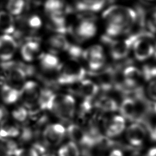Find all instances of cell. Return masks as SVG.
Segmentation results:
<instances>
[{
  "label": "cell",
  "mask_w": 156,
  "mask_h": 156,
  "mask_svg": "<svg viewBox=\"0 0 156 156\" xmlns=\"http://www.w3.org/2000/svg\"><path fill=\"white\" fill-rule=\"evenodd\" d=\"M105 22L107 35L115 37L127 32L133 26L136 14L135 10L129 7L112 5L102 13Z\"/></svg>",
  "instance_id": "cell-1"
},
{
  "label": "cell",
  "mask_w": 156,
  "mask_h": 156,
  "mask_svg": "<svg viewBox=\"0 0 156 156\" xmlns=\"http://www.w3.org/2000/svg\"><path fill=\"white\" fill-rule=\"evenodd\" d=\"M76 101L69 94H55L51 109L54 114L63 121L71 119L75 113Z\"/></svg>",
  "instance_id": "cell-2"
},
{
  "label": "cell",
  "mask_w": 156,
  "mask_h": 156,
  "mask_svg": "<svg viewBox=\"0 0 156 156\" xmlns=\"http://www.w3.org/2000/svg\"><path fill=\"white\" fill-rule=\"evenodd\" d=\"M143 99H135L126 98L121 102L119 110L121 116L125 119L133 122H138L144 117L145 108L143 107L144 104L141 102Z\"/></svg>",
  "instance_id": "cell-3"
},
{
  "label": "cell",
  "mask_w": 156,
  "mask_h": 156,
  "mask_svg": "<svg viewBox=\"0 0 156 156\" xmlns=\"http://www.w3.org/2000/svg\"><path fill=\"white\" fill-rule=\"evenodd\" d=\"M59 68L58 81L62 85H69L82 81L85 75L84 68L75 60L69 61Z\"/></svg>",
  "instance_id": "cell-4"
},
{
  "label": "cell",
  "mask_w": 156,
  "mask_h": 156,
  "mask_svg": "<svg viewBox=\"0 0 156 156\" xmlns=\"http://www.w3.org/2000/svg\"><path fill=\"white\" fill-rule=\"evenodd\" d=\"M41 89L34 81L25 82L20 91V98L26 108H32L38 105Z\"/></svg>",
  "instance_id": "cell-5"
},
{
  "label": "cell",
  "mask_w": 156,
  "mask_h": 156,
  "mask_svg": "<svg viewBox=\"0 0 156 156\" xmlns=\"http://www.w3.org/2000/svg\"><path fill=\"white\" fill-rule=\"evenodd\" d=\"M135 37L126 39L113 40L109 41V49L112 57L114 60H121L126 58L132 49Z\"/></svg>",
  "instance_id": "cell-6"
},
{
  "label": "cell",
  "mask_w": 156,
  "mask_h": 156,
  "mask_svg": "<svg viewBox=\"0 0 156 156\" xmlns=\"http://www.w3.org/2000/svg\"><path fill=\"white\" fill-rule=\"evenodd\" d=\"M96 30L97 27L95 21L89 17L80 19L73 29L74 35L80 41L92 38L96 34Z\"/></svg>",
  "instance_id": "cell-7"
},
{
  "label": "cell",
  "mask_w": 156,
  "mask_h": 156,
  "mask_svg": "<svg viewBox=\"0 0 156 156\" xmlns=\"http://www.w3.org/2000/svg\"><path fill=\"white\" fill-rule=\"evenodd\" d=\"M132 49L135 58L140 62L145 61L155 54V48L153 44L145 38H137L133 43Z\"/></svg>",
  "instance_id": "cell-8"
},
{
  "label": "cell",
  "mask_w": 156,
  "mask_h": 156,
  "mask_svg": "<svg viewBox=\"0 0 156 156\" xmlns=\"http://www.w3.org/2000/svg\"><path fill=\"white\" fill-rule=\"evenodd\" d=\"M126 136L128 143L135 147H140L144 143L147 130L140 122H133L126 129Z\"/></svg>",
  "instance_id": "cell-9"
},
{
  "label": "cell",
  "mask_w": 156,
  "mask_h": 156,
  "mask_svg": "<svg viewBox=\"0 0 156 156\" xmlns=\"http://www.w3.org/2000/svg\"><path fill=\"white\" fill-rule=\"evenodd\" d=\"M65 127L60 124L48 125L43 133V140L46 144L55 146L60 143L65 135Z\"/></svg>",
  "instance_id": "cell-10"
},
{
  "label": "cell",
  "mask_w": 156,
  "mask_h": 156,
  "mask_svg": "<svg viewBox=\"0 0 156 156\" xmlns=\"http://www.w3.org/2000/svg\"><path fill=\"white\" fill-rule=\"evenodd\" d=\"M79 90L80 96L83 99V107L88 110L90 108L91 101L99 91V87L93 81L85 79L81 81Z\"/></svg>",
  "instance_id": "cell-11"
},
{
  "label": "cell",
  "mask_w": 156,
  "mask_h": 156,
  "mask_svg": "<svg viewBox=\"0 0 156 156\" xmlns=\"http://www.w3.org/2000/svg\"><path fill=\"white\" fill-rule=\"evenodd\" d=\"M17 49V43L10 35L0 36V60L6 62L14 55Z\"/></svg>",
  "instance_id": "cell-12"
},
{
  "label": "cell",
  "mask_w": 156,
  "mask_h": 156,
  "mask_svg": "<svg viewBox=\"0 0 156 156\" xmlns=\"http://www.w3.org/2000/svg\"><path fill=\"white\" fill-rule=\"evenodd\" d=\"M67 133L71 141L77 145L80 144L87 147L91 143V138L82 128L77 124H71L67 128Z\"/></svg>",
  "instance_id": "cell-13"
},
{
  "label": "cell",
  "mask_w": 156,
  "mask_h": 156,
  "mask_svg": "<svg viewBox=\"0 0 156 156\" xmlns=\"http://www.w3.org/2000/svg\"><path fill=\"white\" fill-rule=\"evenodd\" d=\"M124 84L129 88H135L138 87V85L143 78L142 72L139 68L134 66L126 67L122 73Z\"/></svg>",
  "instance_id": "cell-14"
},
{
  "label": "cell",
  "mask_w": 156,
  "mask_h": 156,
  "mask_svg": "<svg viewBox=\"0 0 156 156\" xmlns=\"http://www.w3.org/2000/svg\"><path fill=\"white\" fill-rule=\"evenodd\" d=\"M2 68L6 72L7 79L13 83H20L26 77L27 73L21 66H16L11 63L5 62L2 65Z\"/></svg>",
  "instance_id": "cell-15"
},
{
  "label": "cell",
  "mask_w": 156,
  "mask_h": 156,
  "mask_svg": "<svg viewBox=\"0 0 156 156\" xmlns=\"http://www.w3.org/2000/svg\"><path fill=\"white\" fill-rule=\"evenodd\" d=\"M125 129L126 119L121 115H116L107 124L105 133L108 137H115L121 134Z\"/></svg>",
  "instance_id": "cell-16"
},
{
  "label": "cell",
  "mask_w": 156,
  "mask_h": 156,
  "mask_svg": "<svg viewBox=\"0 0 156 156\" xmlns=\"http://www.w3.org/2000/svg\"><path fill=\"white\" fill-rule=\"evenodd\" d=\"M44 9L48 16L65 15L67 10L65 0H46Z\"/></svg>",
  "instance_id": "cell-17"
},
{
  "label": "cell",
  "mask_w": 156,
  "mask_h": 156,
  "mask_svg": "<svg viewBox=\"0 0 156 156\" xmlns=\"http://www.w3.org/2000/svg\"><path fill=\"white\" fill-rule=\"evenodd\" d=\"M48 44L49 48L54 52L68 51L70 47L67 39L61 34H55L50 37L48 40Z\"/></svg>",
  "instance_id": "cell-18"
},
{
  "label": "cell",
  "mask_w": 156,
  "mask_h": 156,
  "mask_svg": "<svg viewBox=\"0 0 156 156\" xmlns=\"http://www.w3.org/2000/svg\"><path fill=\"white\" fill-rule=\"evenodd\" d=\"M76 7L80 11L96 12L101 10L107 0H74Z\"/></svg>",
  "instance_id": "cell-19"
},
{
  "label": "cell",
  "mask_w": 156,
  "mask_h": 156,
  "mask_svg": "<svg viewBox=\"0 0 156 156\" xmlns=\"http://www.w3.org/2000/svg\"><path fill=\"white\" fill-rule=\"evenodd\" d=\"M40 51V44L34 40H30L25 43L21 49L22 58L26 62L33 61Z\"/></svg>",
  "instance_id": "cell-20"
},
{
  "label": "cell",
  "mask_w": 156,
  "mask_h": 156,
  "mask_svg": "<svg viewBox=\"0 0 156 156\" xmlns=\"http://www.w3.org/2000/svg\"><path fill=\"white\" fill-rule=\"evenodd\" d=\"M40 64L46 71H51L59 69L60 66L58 58L52 53H43L39 56Z\"/></svg>",
  "instance_id": "cell-21"
},
{
  "label": "cell",
  "mask_w": 156,
  "mask_h": 156,
  "mask_svg": "<svg viewBox=\"0 0 156 156\" xmlns=\"http://www.w3.org/2000/svg\"><path fill=\"white\" fill-rule=\"evenodd\" d=\"M0 30L7 35L13 34L15 30L13 17L8 12L0 11Z\"/></svg>",
  "instance_id": "cell-22"
},
{
  "label": "cell",
  "mask_w": 156,
  "mask_h": 156,
  "mask_svg": "<svg viewBox=\"0 0 156 156\" xmlns=\"http://www.w3.org/2000/svg\"><path fill=\"white\" fill-rule=\"evenodd\" d=\"M1 96L5 104H11L15 102L20 98V91L11 85L4 84L1 89Z\"/></svg>",
  "instance_id": "cell-23"
},
{
  "label": "cell",
  "mask_w": 156,
  "mask_h": 156,
  "mask_svg": "<svg viewBox=\"0 0 156 156\" xmlns=\"http://www.w3.org/2000/svg\"><path fill=\"white\" fill-rule=\"evenodd\" d=\"M55 96V94L49 90H41L38 103L40 108L42 110H51Z\"/></svg>",
  "instance_id": "cell-24"
},
{
  "label": "cell",
  "mask_w": 156,
  "mask_h": 156,
  "mask_svg": "<svg viewBox=\"0 0 156 156\" xmlns=\"http://www.w3.org/2000/svg\"><path fill=\"white\" fill-rule=\"evenodd\" d=\"M20 134L17 126L6 121H2L0 126V138L16 137Z\"/></svg>",
  "instance_id": "cell-25"
},
{
  "label": "cell",
  "mask_w": 156,
  "mask_h": 156,
  "mask_svg": "<svg viewBox=\"0 0 156 156\" xmlns=\"http://www.w3.org/2000/svg\"><path fill=\"white\" fill-rule=\"evenodd\" d=\"M96 106L99 109L107 112H115L118 108V105L116 101L114 99L108 96L101 98L97 101Z\"/></svg>",
  "instance_id": "cell-26"
},
{
  "label": "cell",
  "mask_w": 156,
  "mask_h": 156,
  "mask_svg": "<svg viewBox=\"0 0 156 156\" xmlns=\"http://www.w3.org/2000/svg\"><path fill=\"white\" fill-rule=\"evenodd\" d=\"M79 154L77 145L71 141L62 146L58 151V156H79Z\"/></svg>",
  "instance_id": "cell-27"
},
{
  "label": "cell",
  "mask_w": 156,
  "mask_h": 156,
  "mask_svg": "<svg viewBox=\"0 0 156 156\" xmlns=\"http://www.w3.org/2000/svg\"><path fill=\"white\" fill-rule=\"evenodd\" d=\"M7 12L13 15H18L24 7V0H8L6 4Z\"/></svg>",
  "instance_id": "cell-28"
},
{
  "label": "cell",
  "mask_w": 156,
  "mask_h": 156,
  "mask_svg": "<svg viewBox=\"0 0 156 156\" xmlns=\"http://www.w3.org/2000/svg\"><path fill=\"white\" fill-rule=\"evenodd\" d=\"M104 54V49L101 46L94 44L85 49L82 52V56L86 60H87L91 57Z\"/></svg>",
  "instance_id": "cell-29"
},
{
  "label": "cell",
  "mask_w": 156,
  "mask_h": 156,
  "mask_svg": "<svg viewBox=\"0 0 156 156\" xmlns=\"http://www.w3.org/2000/svg\"><path fill=\"white\" fill-rule=\"evenodd\" d=\"M88 66L93 71H97L103 67L105 62V57L104 54L98 56L91 57L87 60Z\"/></svg>",
  "instance_id": "cell-30"
},
{
  "label": "cell",
  "mask_w": 156,
  "mask_h": 156,
  "mask_svg": "<svg viewBox=\"0 0 156 156\" xmlns=\"http://www.w3.org/2000/svg\"><path fill=\"white\" fill-rule=\"evenodd\" d=\"M26 26L33 30H37L40 28L42 24V21L37 15H30L26 22Z\"/></svg>",
  "instance_id": "cell-31"
},
{
  "label": "cell",
  "mask_w": 156,
  "mask_h": 156,
  "mask_svg": "<svg viewBox=\"0 0 156 156\" xmlns=\"http://www.w3.org/2000/svg\"><path fill=\"white\" fill-rule=\"evenodd\" d=\"M28 116V112L27 108L23 107H19L12 112L13 118L20 122L25 121Z\"/></svg>",
  "instance_id": "cell-32"
},
{
  "label": "cell",
  "mask_w": 156,
  "mask_h": 156,
  "mask_svg": "<svg viewBox=\"0 0 156 156\" xmlns=\"http://www.w3.org/2000/svg\"><path fill=\"white\" fill-rule=\"evenodd\" d=\"M13 156H39V154L34 148H17Z\"/></svg>",
  "instance_id": "cell-33"
},
{
  "label": "cell",
  "mask_w": 156,
  "mask_h": 156,
  "mask_svg": "<svg viewBox=\"0 0 156 156\" xmlns=\"http://www.w3.org/2000/svg\"><path fill=\"white\" fill-rule=\"evenodd\" d=\"M146 91L149 98L152 101H156V79L149 82Z\"/></svg>",
  "instance_id": "cell-34"
},
{
  "label": "cell",
  "mask_w": 156,
  "mask_h": 156,
  "mask_svg": "<svg viewBox=\"0 0 156 156\" xmlns=\"http://www.w3.org/2000/svg\"><path fill=\"white\" fill-rule=\"evenodd\" d=\"M149 20L151 25L156 27V9L154 10L151 13Z\"/></svg>",
  "instance_id": "cell-35"
},
{
  "label": "cell",
  "mask_w": 156,
  "mask_h": 156,
  "mask_svg": "<svg viewBox=\"0 0 156 156\" xmlns=\"http://www.w3.org/2000/svg\"><path fill=\"white\" fill-rule=\"evenodd\" d=\"M149 132L150 133V136L151 139L156 141V126H154L153 127H150V129H149Z\"/></svg>",
  "instance_id": "cell-36"
},
{
  "label": "cell",
  "mask_w": 156,
  "mask_h": 156,
  "mask_svg": "<svg viewBox=\"0 0 156 156\" xmlns=\"http://www.w3.org/2000/svg\"><path fill=\"white\" fill-rule=\"evenodd\" d=\"M108 156H124V154L120 149H115L110 152Z\"/></svg>",
  "instance_id": "cell-37"
},
{
  "label": "cell",
  "mask_w": 156,
  "mask_h": 156,
  "mask_svg": "<svg viewBox=\"0 0 156 156\" xmlns=\"http://www.w3.org/2000/svg\"><path fill=\"white\" fill-rule=\"evenodd\" d=\"M145 156H156V147H151L147 151Z\"/></svg>",
  "instance_id": "cell-38"
},
{
  "label": "cell",
  "mask_w": 156,
  "mask_h": 156,
  "mask_svg": "<svg viewBox=\"0 0 156 156\" xmlns=\"http://www.w3.org/2000/svg\"><path fill=\"white\" fill-rule=\"evenodd\" d=\"M5 114V110L2 107H0V122L2 121V119L4 118Z\"/></svg>",
  "instance_id": "cell-39"
},
{
  "label": "cell",
  "mask_w": 156,
  "mask_h": 156,
  "mask_svg": "<svg viewBox=\"0 0 156 156\" xmlns=\"http://www.w3.org/2000/svg\"><path fill=\"white\" fill-rule=\"evenodd\" d=\"M42 156H55L54 154H45L44 155H43Z\"/></svg>",
  "instance_id": "cell-40"
},
{
  "label": "cell",
  "mask_w": 156,
  "mask_h": 156,
  "mask_svg": "<svg viewBox=\"0 0 156 156\" xmlns=\"http://www.w3.org/2000/svg\"><path fill=\"white\" fill-rule=\"evenodd\" d=\"M146 1H154V0H146Z\"/></svg>",
  "instance_id": "cell-41"
}]
</instances>
